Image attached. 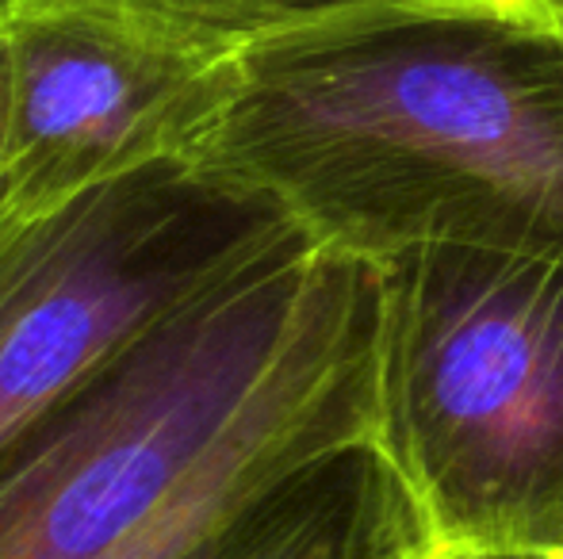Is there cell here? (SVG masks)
I'll return each mask as SVG.
<instances>
[{
	"instance_id": "52a82bcc",
	"label": "cell",
	"mask_w": 563,
	"mask_h": 559,
	"mask_svg": "<svg viewBox=\"0 0 563 559\" xmlns=\"http://www.w3.org/2000/svg\"><path fill=\"white\" fill-rule=\"evenodd\" d=\"M126 4L154 8V12L177 15V20L196 23V27L245 38L261 27L319 12V8H330L338 0H126Z\"/></svg>"
},
{
	"instance_id": "8fae6325",
	"label": "cell",
	"mask_w": 563,
	"mask_h": 559,
	"mask_svg": "<svg viewBox=\"0 0 563 559\" xmlns=\"http://www.w3.org/2000/svg\"><path fill=\"white\" fill-rule=\"evenodd\" d=\"M552 4H560V8H563V0H552Z\"/></svg>"
},
{
	"instance_id": "5b68a950",
	"label": "cell",
	"mask_w": 563,
	"mask_h": 559,
	"mask_svg": "<svg viewBox=\"0 0 563 559\" xmlns=\"http://www.w3.org/2000/svg\"><path fill=\"white\" fill-rule=\"evenodd\" d=\"M8 177L0 219L188 157L216 115L234 35L126 0H0Z\"/></svg>"
},
{
	"instance_id": "8992f818",
	"label": "cell",
	"mask_w": 563,
	"mask_h": 559,
	"mask_svg": "<svg viewBox=\"0 0 563 559\" xmlns=\"http://www.w3.org/2000/svg\"><path fill=\"white\" fill-rule=\"evenodd\" d=\"M433 540L376 437L276 479L180 559H430Z\"/></svg>"
},
{
	"instance_id": "3957f363",
	"label": "cell",
	"mask_w": 563,
	"mask_h": 559,
	"mask_svg": "<svg viewBox=\"0 0 563 559\" xmlns=\"http://www.w3.org/2000/svg\"><path fill=\"white\" fill-rule=\"evenodd\" d=\"M379 269L376 440L433 548H563V257L415 249Z\"/></svg>"
},
{
	"instance_id": "ba28073f",
	"label": "cell",
	"mask_w": 563,
	"mask_h": 559,
	"mask_svg": "<svg viewBox=\"0 0 563 559\" xmlns=\"http://www.w3.org/2000/svg\"><path fill=\"white\" fill-rule=\"evenodd\" d=\"M8 177V46L4 27H0V195H4Z\"/></svg>"
},
{
	"instance_id": "30bf717a",
	"label": "cell",
	"mask_w": 563,
	"mask_h": 559,
	"mask_svg": "<svg viewBox=\"0 0 563 559\" xmlns=\"http://www.w3.org/2000/svg\"><path fill=\"white\" fill-rule=\"evenodd\" d=\"M552 559H563V548H556V552H549Z\"/></svg>"
},
{
	"instance_id": "7a4b0ae2",
	"label": "cell",
	"mask_w": 563,
	"mask_h": 559,
	"mask_svg": "<svg viewBox=\"0 0 563 559\" xmlns=\"http://www.w3.org/2000/svg\"><path fill=\"white\" fill-rule=\"evenodd\" d=\"M379 269L291 238L115 357L0 463V559H97L216 456L376 383Z\"/></svg>"
},
{
	"instance_id": "9c48e42d",
	"label": "cell",
	"mask_w": 563,
	"mask_h": 559,
	"mask_svg": "<svg viewBox=\"0 0 563 559\" xmlns=\"http://www.w3.org/2000/svg\"><path fill=\"white\" fill-rule=\"evenodd\" d=\"M430 559H552L549 552H503V548H433Z\"/></svg>"
},
{
	"instance_id": "277c9868",
	"label": "cell",
	"mask_w": 563,
	"mask_h": 559,
	"mask_svg": "<svg viewBox=\"0 0 563 559\" xmlns=\"http://www.w3.org/2000/svg\"><path fill=\"white\" fill-rule=\"evenodd\" d=\"M299 234L188 157L0 219V463L139 337Z\"/></svg>"
},
{
	"instance_id": "6da1fadb",
	"label": "cell",
	"mask_w": 563,
	"mask_h": 559,
	"mask_svg": "<svg viewBox=\"0 0 563 559\" xmlns=\"http://www.w3.org/2000/svg\"><path fill=\"white\" fill-rule=\"evenodd\" d=\"M188 161L368 265L563 257V8L338 0L261 27Z\"/></svg>"
}]
</instances>
